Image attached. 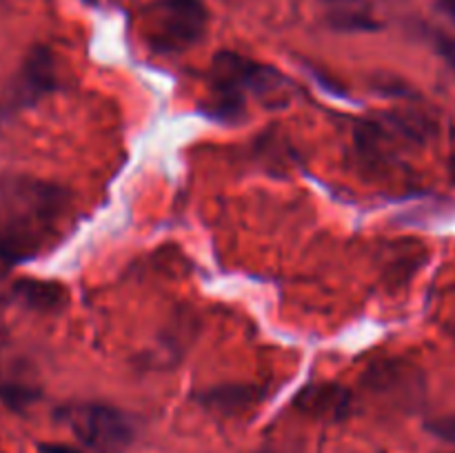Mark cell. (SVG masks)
Instances as JSON below:
<instances>
[{"mask_svg":"<svg viewBox=\"0 0 455 453\" xmlns=\"http://www.w3.org/2000/svg\"><path fill=\"white\" fill-rule=\"evenodd\" d=\"M56 84V67L47 47L31 49L27 60L22 62L20 74L13 87V102L18 107L34 105L36 100L49 93Z\"/></svg>","mask_w":455,"mask_h":453,"instance_id":"cell-5","label":"cell"},{"mask_svg":"<svg viewBox=\"0 0 455 453\" xmlns=\"http://www.w3.org/2000/svg\"><path fill=\"white\" fill-rule=\"evenodd\" d=\"M147 38L154 52H185L198 43L209 25V13L200 0H158L147 18Z\"/></svg>","mask_w":455,"mask_h":453,"instance_id":"cell-3","label":"cell"},{"mask_svg":"<svg viewBox=\"0 0 455 453\" xmlns=\"http://www.w3.org/2000/svg\"><path fill=\"white\" fill-rule=\"evenodd\" d=\"M431 43H434L435 52H438L440 56H443L444 60H447L455 69V40L451 36H447L444 31L434 29L431 31Z\"/></svg>","mask_w":455,"mask_h":453,"instance_id":"cell-11","label":"cell"},{"mask_svg":"<svg viewBox=\"0 0 455 453\" xmlns=\"http://www.w3.org/2000/svg\"><path fill=\"white\" fill-rule=\"evenodd\" d=\"M262 400V389L251 385H222L212 386L198 395V402L212 411L225 413V416H238L247 409L256 407Z\"/></svg>","mask_w":455,"mask_h":453,"instance_id":"cell-7","label":"cell"},{"mask_svg":"<svg viewBox=\"0 0 455 453\" xmlns=\"http://www.w3.org/2000/svg\"><path fill=\"white\" fill-rule=\"evenodd\" d=\"M440 4H443V7L447 9L449 16L455 18V0H440Z\"/></svg>","mask_w":455,"mask_h":453,"instance_id":"cell-15","label":"cell"},{"mask_svg":"<svg viewBox=\"0 0 455 453\" xmlns=\"http://www.w3.org/2000/svg\"><path fill=\"white\" fill-rule=\"evenodd\" d=\"M451 163H453V171H455V151H453V158H451Z\"/></svg>","mask_w":455,"mask_h":453,"instance_id":"cell-16","label":"cell"},{"mask_svg":"<svg viewBox=\"0 0 455 453\" xmlns=\"http://www.w3.org/2000/svg\"><path fill=\"white\" fill-rule=\"evenodd\" d=\"M209 115L218 120H238L249 98L283 105L291 93V83L274 67L262 65L235 52H218L209 76Z\"/></svg>","mask_w":455,"mask_h":453,"instance_id":"cell-2","label":"cell"},{"mask_svg":"<svg viewBox=\"0 0 455 453\" xmlns=\"http://www.w3.org/2000/svg\"><path fill=\"white\" fill-rule=\"evenodd\" d=\"M329 25L338 31H371L378 29V22L363 9H333L329 13Z\"/></svg>","mask_w":455,"mask_h":453,"instance_id":"cell-9","label":"cell"},{"mask_svg":"<svg viewBox=\"0 0 455 453\" xmlns=\"http://www.w3.org/2000/svg\"><path fill=\"white\" fill-rule=\"evenodd\" d=\"M60 416L83 444L96 453H124L136 438L132 420L109 404H69Z\"/></svg>","mask_w":455,"mask_h":453,"instance_id":"cell-4","label":"cell"},{"mask_svg":"<svg viewBox=\"0 0 455 453\" xmlns=\"http://www.w3.org/2000/svg\"><path fill=\"white\" fill-rule=\"evenodd\" d=\"M0 400L9 409L22 411V409L29 407V404H34L38 400V391L29 385H20V382H3L0 385Z\"/></svg>","mask_w":455,"mask_h":453,"instance_id":"cell-10","label":"cell"},{"mask_svg":"<svg viewBox=\"0 0 455 453\" xmlns=\"http://www.w3.org/2000/svg\"><path fill=\"white\" fill-rule=\"evenodd\" d=\"M40 453H83L69 444H40Z\"/></svg>","mask_w":455,"mask_h":453,"instance_id":"cell-13","label":"cell"},{"mask_svg":"<svg viewBox=\"0 0 455 453\" xmlns=\"http://www.w3.org/2000/svg\"><path fill=\"white\" fill-rule=\"evenodd\" d=\"M13 296L34 311H56L65 305V289L49 280L22 278L13 284Z\"/></svg>","mask_w":455,"mask_h":453,"instance_id":"cell-8","label":"cell"},{"mask_svg":"<svg viewBox=\"0 0 455 453\" xmlns=\"http://www.w3.org/2000/svg\"><path fill=\"white\" fill-rule=\"evenodd\" d=\"M296 407L309 416L340 420L349 413L351 395L340 385H309L298 393Z\"/></svg>","mask_w":455,"mask_h":453,"instance_id":"cell-6","label":"cell"},{"mask_svg":"<svg viewBox=\"0 0 455 453\" xmlns=\"http://www.w3.org/2000/svg\"><path fill=\"white\" fill-rule=\"evenodd\" d=\"M429 429L434 431V433L443 435V438L455 440V417H444V420L434 422V425H431Z\"/></svg>","mask_w":455,"mask_h":453,"instance_id":"cell-12","label":"cell"},{"mask_svg":"<svg viewBox=\"0 0 455 453\" xmlns=\"http://www.w3.org/2000/svg\"><path fill=\"white\" fill-rule=\"evenodd\" d=\"M69 195L52 182L29 176L4 178L0 185V278L49 247Z\"/></svg>","mask_w":455,"mask_h":453,"instance_id":"cell-1","label":"cell"},{"mask_svg":"<svg viewBox=\"0 0 455 453\" xmlns=\"http://www.w3.org/2000/svg\"><path fill=\"white\" fill-rule=\"evenodd\" d=\"M324 3L333 4L336 9H360L363 0H324Z\"/></svg>","mask_w":455,"mask_h":453,"instance_id":"cell-14","label":"cell"}]
</instances>
